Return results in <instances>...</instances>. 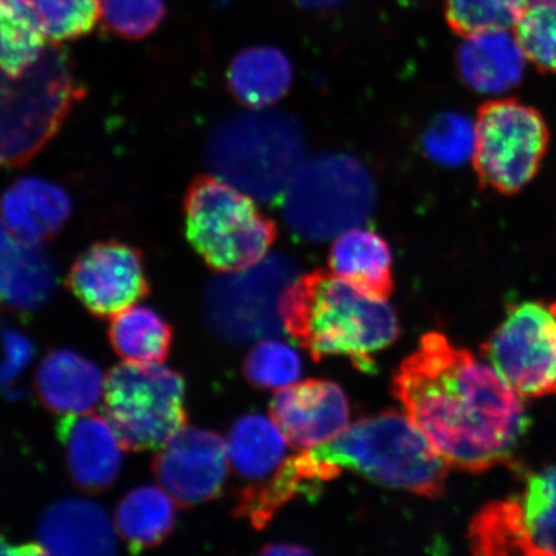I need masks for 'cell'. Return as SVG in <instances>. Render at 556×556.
Segmentation results:
<instances>
[{"label":"cell","instance_id":"cell-1","mask_svg":"<svg viewBox=\"0 0 556 556\" xmlns=\"http://www.w3.org/2000/svg\"><path fill=\"white\" fill-rule=\"evenodd\" d=\"M393 393L444 462L462 470L506 463L530 424L519 393L440 332L424 336L403 361Z\"/></svg>","mask_w":556,"mask_h":556},{"label":"cell","instance_id":"cell-2","mask_svg":"<svg viewBox=\"0 0 556 556\" xmlns=\"http://www.w3.org/2000/svg\"><path fill=\"white\" fill-rule=\"evenodd\" d=\"M283 328L318 363L344 356L363 372H374V354L400 336L397 315L384 299L363 293L328 270L295 278L280 301Z\"/></svg>","mask_w":556,"mask_h":556},{"label":"cell","instance_id":"cell-3","mask_svg":"<svg viewBox=\"0 0 556 556\" xmlns=\"http://www.w3.org/2000/svg\"><path fill=\"white\" fill-rule=\"evenodd\" d=\"M311 452L338 471L350 469L415 495L440 497L446 484L448 464L412 419L397 412L359 420Z\"/></svg>","mask_w":556,"mask_h":556},{"label":"cell","instance_id":"cell-4","mask_svg":"<svg viewBox=\"0 0 556 556\" xmlns=\"http://www.w3.org/2000/svg\"><path fill=\"white\" fill-rule=\"evenodd\" d=\"M303 136L293 117L250 110L228 117L208 138L206 164L214 176L261 201L282 199L303 162Z\"/></svg>","mask_w":556,"mask_h":556},{"label":"cell","instance_id":"cell-5","mask_svg":"<svg viewBox=\"0 0 556 556\" xmlns=\"http://www.w3.org/2000/svg\"><path fill=\"white\" fill-rule=\"evenodd\" d=\"M186 235L208 267L238 273L268 255L275 222L255 199L214 174L193 180L185 200Z\"/></svg>","mask_w":556,"mask_h":556},{"label":"cell","instance_id":"cell-6","mask_svg":"<svg viewBox=\"0 0 556 556\" xmlns=\"http://www.w3.org/2000/svg\"><path fill=\"white\" fill-rule=\"evenodd\" d=\"M76 94L66 54L54 45L23 73L3 75V164L17 166L38 154L64 122Z\"/></svg>","mask_w":556,"mask_h":556},{"label":"cell","instance_id":"cell-7","mask_svg":"<svg viewBox=\"0 0 556 556\" xmlns=\"http://www.w3.org/2000/svg\"><path fill=\"white\" fill-rule=\"evenodd\" d=\"M103 405L125 451L163 447L187 426L185 380L162 364L125 361L111 368Z\"/></svg>","mask_w":556,"mask_h":556},{"label":"cell","instance_id":"cell-8","mask_svg":"<svg viewBox=\"0 0 556 556\" xmlns=\"http://www.w3.org/2000/svg\"><path fill=\"white\" fill-rule=\"evenodd\" d=\"M282 200L289 227L301 238L319 241L363 222L374 207L375 191L358 160L330 155L303 163Z\"/></svg>","mask_w":556,"mask_h":556},{"label":"cell","instance_id":"cell-9","mask_svg":"<svg viewBox=\"0 0 556 556\" xmlns=\"http://www.w3.org/2000/svg\"><path fill=\"white\" fill-rule=\"evenodd\" d=\"M551 131L540 111L517 99L478 109L472 165L479 184L502 194L523 190L538 176Z\"/></svg>","mask_w":556,"mask_h":556},{"label":"cell","instance_id":"cell-10","mask_svg":"<svg viewBox=\"0 0 556 556\" xmlns=\"http://www.w3.org/2000/svg\"><path fill=\"white\" fill-rule=\"evenodd\" d=\"M486 359L526 397L556 394V303L523 302L483 345Z\"/></svg>","mask_w":556,"mask_h":556},{"label":"cell","instance_id":"cell-11","mask_svg":"<svg viewBox=\"0 0 556 556\" xmlns=\"http://www.w3.org/2000/svg\"><path fill=\"white\" fill-rule=\"evenodd\" d=\"M469 539L477 555H556V467L528 478L521 495L484 506Z\"/></svg>","mask_w":556,"mask_h":556},{"label":"cell","instance_id":"cell-12","mask_svg":"<svg viewBox=\"0 0 556 556\" xmlns=\"http://www.w3.org/2000/svg\"><path fill=\"white\" fill-rule=\"evenodd\" d=\"M66 285L100 318H113L150 291L142 254L119 241L97 242L88 248L70 268Z\"/></svg>","mask_w":556,"mask_h":556},{"label":"cell","instance_id":"cell-13","mask_svg":"<svg viewBox=\"0 0 556 556\" xmlns=\"http://www.w3.org/2000/svg\"><path fill=\"white\" fill-rule=\"evenodd\" d=\"M152 470L177 505L211 502L220 495L228 476L227 441L212 430L186 427L159 448Z\"/></svg>","mask_w":556,"mask_h":556},{"label":"cell","instance_id":"cell-14","mask_svg":"<svg viewBox=\"0 0 556 556\" xmlns=\"http://www.w3.org/2000/svg\"><path fill=\"white\" fill-rule=\"evenodd\" d=\"M294 274L293 263L281 255L266 256L252 267L224 274L207 294L208 308L218 329L232 332L239 319L236 329L243 333L245 319H252L254 332L258 333L255 319L275 317L273 309L280 312L281 296L295 280Z\"/></svg>","mask_w":556,"mask_h":556},{"label":"cell","instance_id":"cell-15","mask_svg":"<svg viewBox=\"0 0 556 556\" xmlns=\"http://www.w3.org/2000/svg\"><path fill=\"white\" fill-rule=\"evenodd\" d=\"M270 416L291 446L305 451L323 446L350 424V403L336 382L307 380L281 388L270 402Z\"/></svg>","mask_w":556,"mask_h":556},{"label":"cell","instance_id":"cell-16","mask_svg":"<svg viewBox=\"0 0 556 556\" xmlns=\"http://www.w3.org/2000/svg\"><path fill=\"white\" fill-rule=\"evenodd\" d=\"M59 435L70 477L79 489L99 492L113 485L119 476L123 447L108 416H62Z\"/></svg>","mask_w":556,"mask_h":556},{"label":"cell","instance_id":"cell-17","mask_svg":"<svg viewBox=\"0 0 556 556\" xmlns=\"http://www.w3.org/2000/svg\"><path fill=\"white\" fill-rule=\"evenodd\" d=\"M116 528L99 504L86 498H65L48 507L38 538L48 555H111Z\"/></svg>","mask_w":556,"mask_h":556},{"label":"cell","instance_id":"cell-18","mask_svg":"<svg viewBox=\"0 0 556 556\" xmlns=\"http://www.w3.org/2000/svg\"><path fill=\"white\" fill-rule=\"evenodd\" d=\"M289 444L280 427L268 417H240L227 438L229 468L243 483L239 490L254 491L274 484L293 457Z\"/></svg>","mask_w":556,"mask_h":556},{"label":"cell","instance_id":"cell-19","mask_svg":"<svg viewBox=\"0 0 556 556\" xmlns=\"http://www.w3.org/2000/svg\"><path fill=\"white\" fill-rule=\"evenodd\" d=\"M527 61L511 29L465 35L456 53V66L465 85L485 94L516 88L523 79Z\"/></svg>","mask_w":556,"mask_h":556},{"label":"cell","instance_id":"cell-20","mask_svg":"<svg viewBox=\"0 0 556 556\" xmlns=\"http://www.w3.org/2000/svg\"><path fill=\"white\" fill-rule=\"evenodd\" d=\"M72 211V200L60 186L39 177H23L4 192L3 229L13 238L40 245L61 231Z\"/></svg>","mask_w":556,"mask_h":556},{"label":"cell","instance_id":"cell-21","mask_svg":"<svg viewBox=\"0 0 556 556\" xmlns=\"http://www.w3.org/2000/svg\"><path fill=\"white\" fill-rule=\"evenodd\" d=\"M35 391L51 413L81 415L92 413L104 392V378L93 363L80 354L59 350L48 353L38 367Z\"/></svg>","mask_w":556,"mask_h":556},{"label":"cell","instance_id":"cell-22","mask_svg":"<svg viewBox=\"0 0 556 556\" xmlns=\"http://www.w3.org/2000/svg\"><path fill=\"white\" fill-rule=\"evenodd\" d=\"M329 266L367 295L387 301L393 293L391 248L371 229L353 227L340 233L332 242Z\"/></svg>","mask_w":556,"mask_h":556},{"label":"cell","instance_id":"cell-23","mask_svg":"<svg viewBox=\"0 0 556 556\" xmlns=\"http://www.w3.org/2000/svg\"><path fill=\"white\" fill-rule=\"evenodd\" d=\"M3 303L15 312L38 309L50 299L55 275L50 256L39 243L21 241L2 229L0 239Z\"/></svg>","mask_w":556,"mask_h":556},{"label":"cell","instance_id":"cell-24","mask_svg":"<svg viewBox=\"0 0 556 556\" xmlns=\"http://www.w3.org/2000/svg\"><path fill=\"white\" fill-rule=\"evenodd\" d=\"M228 88L250 110H264L288 94L293 66L278 48L256 46L243 50L227 72Z\"/></svg>","mask_w":556,"mask_h":556},{"label":"cell","instance_id":"cell-25","mask_svg":"<svg viewBox=\"0 0 556 556\" xmlns=\"http://www.w3.org/2000/svg\"><path fill=\"white\" fill-rule=\"evenodd\" d=\"M176 505L163 486H137L116 507V532L131 553L155 547L169 536L176 525Z\"/></svg>","mask_w":556,"mask_h":556},{"label":"cell","instance_id":"cell-26","mask_svg":"<svg viewBox=\"0 0 556 556\" xmlns=\"http://www.w3.org/2000/svg\"><path fill=\"white\" fill-rule=\"evenodd\" d=\"M109 337L117 356L127 363L155 365L168 357L173 331L156 312L131 305L111 318Z\"/></svg>","mask_w":556,"mask_h":556},{"label":"cell","instance_id":"cell-27","mask_svg":"<svg viewBox=\"0 0 556 556\" xmlns=\"http://www.w3.org/2000/svg\"><path fill=\"white\" fill-rule=\"evenodd\" d=\"M3 75L16 76L39 59L47 39L20 0H0Z\"/></svg>","mask_w":556,"mask_h":556},{"label":"cell","instance_id":"cell-28","mask_svg":"<svg viewBox=\"0 0 556 556\" xmlns=\"http://www.w3.org/2000/svg\"><path fill=\"white\" fill-rule=\"evenodd\" d=\"M51 43L85 37L101 17L100 0H20Z\"/></svg>","mask_w":556,"mask_h":556},{"label":"cell","instance_id":"cell-29","mask_svg":"<svg viewBox=\"0 0 556 556\" xmlns=\"http://www.w3.org/2000/svg\"><path fill=\"white\" fill-rule=\"evenodd\" d=\"M514 33L533 66L556 74V0H530Z\"/></svg>","mask_w":556,"mask_h":556},{"label":"cell","instance_id":"cell-30","mask_svg":"<svg viewBox=\"0 0 556 556\" xmlns=\"http://www.w3.org/2000/svg\"><path fill=\"white\" fill-rule=\"evenodd\" d=\"M530 0H448L447 18L463 37L486 30L514 29Z\"/></svg>","mask_w":556,"mask_h":556},{"label":"cell","instance_id":"cell-31","mask_svg":"<svg viewBox=\"0 0 556 556\" xmlns=\"http://www.w3.org/2000/svg\"><path fill=\"white\" fill-rule=\"evenodd\" d=\"M243 374L256 388L281 389L301 377L302 361L293 348L277 340H263L249 352Z\"/></svg>","mask_w":556,"mask_h":556},{"label":"cell","instance_id":"cell-32","mask_svg":"<svg viewBox=\"0 0 556 556\" xmlns=\"http://www.w3.org/2000/svg\"><path fill=\"white\" fill-rule=\"evenodd\" d=\"M476 125L468 117L446 114L437 117L424 137L429 157L443 165H460L475 152Z\"/></svg>","mask_w":556,"mask_h":556},{"label":"cell","instance_id":"cell-33","mask_svg":"<svg viewBox=\"0 0 556 556\" xmlns=\"http://www.w3.org/2000/svg\"><path fill=\"white\" fill-rule=\"evenodd\" d=\"M100 4L108 29L130 40L154 33L165 15L164 0H100Z\"/></svg>","mask_w":556,"mask_h":556},{"label":"cell","instance_id":"cell-34","mask_svg":"<svg viewBox=\"0 0 556 556\" xmlns=\"http://www.w3.org/2000/svg\"><path fill=\"white\" fill-rule=\"evenodd\" d=\"M4 364L2 368V380L4 384L11 382L18 377V374L24 370L25 366L29 364L33 356V346L29 339L25 338L12 329L4 328Z\"/></svg>","mask_w":556,"mask_h":556},{"label":"cell","instance_id":"cell-35","mask_svg":"<svg viewBox=\"0 0 556 556\" xmlns=\"http://www.w3.org/2000/svg\"><path fill=\"white\" fill-rule=\"evenodd\" d=\"M262 555H274V556H282V555H309L312 554L311 548L295 545V544H275L269 545L263 548L261 552Z\"/></svg>","mask_w":556,"mask_h":556},{"label":"cell","instance_id":"cell-36","mask_svg":"<svg viewBox=\"0 0 556 556\" xmlns=\"http://www.w3.org/2000/svg\"><path fill=\"white\" fill-rule=\"evenodd\" d=\"M295 2L312 10H329L343 5L350 0H295Z\"/></svg>","mask_w":556,"mask_h":556}]
</instances>
